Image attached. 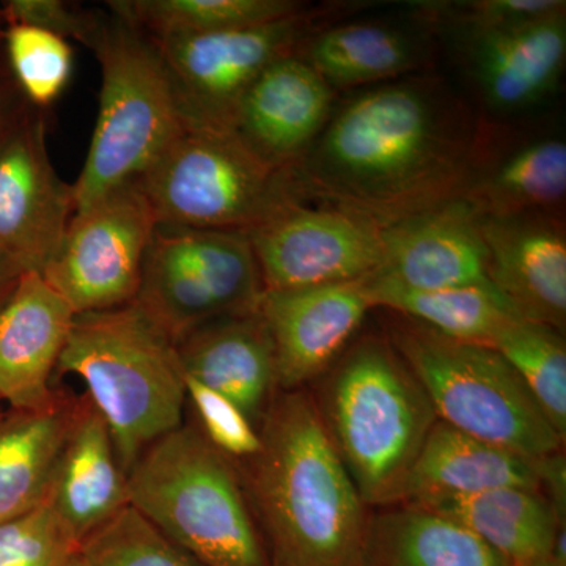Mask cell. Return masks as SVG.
Here are the masks:
<instances>
[{
  "mask_svg": "<svg viewBox=\"0 0 566 566\" xmlns=\"http://www.w3.org/2000/svg\"><path fill=\"white\" fill-rule=\"evenodd\" d=\"M480 118L444 81L374 85L334 107L294 167L301 200L390 223L458 199Z\"/></svg>",
  "mask_w": 566,
  "mask_h": 566,
  "instance_id": "obj_1",
  "label": "cell"
},
{
  "mask_svg": "<svg viewBox=\"0 0 566 566\" xmlns=\"http://www.w3.org/2000/svg\"><path fill=\"white\" fill-rule=\"evenodd\" d=\"M262 449L238 463L270 566H360L371 509L308 389L275 394Z\"/></svg>",
  "mask_w": 566,
  "mask_h": 566,
  "instance_id": "obj_2",
  "label": "cell"
},
{
  "mask_svg": "<svg viewBox=\"0 0 566 566\" xmlns=\"http://www.w3.org/2000/svg\"><path fill=\"white\" fill-rule=\"evenodd\" d=\"M316 385V409L364 504H398L438 420L423 387L386 335L354 342Z\"/></svg>",
  "mask_w": 566,
  "mask_h": 566,
  "instance_id": "obj_3",
  "label": "cell"
},
{
  "mask_svg": "<svg viewBox=\"0 0 566 566\" xmlns=\"http://www.w3.org/2000/svg\"><path fill=\"white\" fill-rule=\"evenodd\" d=\"M57 374L84 381L125 474L148 447L185 423L177 345L134 303L77 315Z\"/></svg>",
  "mask_w": 566,
  "mask_h": 566,
  "instance_id": "obj_4",
  "label": "cell"
},
{
  "mask_svg": "<svg viewBox=\"0 0 566 566\" xmlns=\"http://www.w3.org/2000/svg\"><path fill=\"white\" fill-rule=\"evenodd\" d=\"M126 486L129 506L200 566H270L240 469L192 423L148 447Z\"/></svg>",
  "mask_w": 566,
  "mask_h": 566,
  "instance_id": "obj_5",
  "label": "cell"
},
{
  "mask_svg": "<svg viewBox=\"0 0 566 566\" xmlns=\"http://www.w3.org/2000/svg\"><path fill=\"white\" fill-rule=\"evenodd\" d=\"M91 51L102 88L84 166L73 182L76 211L137 181L185 128L158 40L107 6Z\"/></svg>",
  "mask_w": 566,
  "mask_h": 566,
  "instance_id": "obj_6",
  "label": "cell"
},
{
  "mask_svg": "<svg viewBox=\"0 0 566 566\" xmlns=\"http://www.w3.org/2000/svg\"><path fill=\"white\" fill-rule=\"evenodd\" d=\"M394 315L386 337L423 387L438 420L528 460L564 450V439L495 349Z\"/></svg>",
  "mask_w": 566,
  "mask_h": 566,
  "instance_id": "obj_7",
  "label": "cell"
},
{
  "mask_svg": "<svg viewBox=\"0 0 566 566\" xmlns=\"http://www.w3.org/2000/svg\"><path fill=\"white\" fill-rule=\"evenodd\" d=\"M158 226L251 233L304 203L293 172L253 155L229 128L185 125L139 178Z\"/></svg>",
  "mask_w": 566,
  "mask_h": 566,
  "instance_id": "obj_8",
  "label": "cell"
},
{
  "mask_svg": "<svg viewBox=\"0 0 566 566\" xmlns=\"http://www.w3.org/2000/svg\"><path fill=\"white\" fill-rule=\"evenodd\" d=\"M263 292L248 234L156 226L133 303L177 344L210 319L259 311Z\"/></svg>",
  "mask_w": 566,
  "mask_h": 566,
  "instance_id": "obj_9",
  "label": "cell"
},
{
  "mask_svg": "<svg viewBox=\"0 0 566 566\" xmlns=\"http://www.w3.org/2000/svg\"><path fill=\"white\" fill-rule=\"evenodd\" d=\"M357 7H305L292 17L203 35L158 40L185 125L229 128L234 107L264 70ZM230 129V128H229Z\"/></svg>",
  "mask_w": 566,
  "mask_h": 566,
  "instance_id": "obj_10",
  "label": "cell"
},
{
  "mask_svg": "<svg viewBox=\"0 0 566 566\" xmlns=\"http://www.w3.org/2000/svg\"><path fill=\"white\" fill-rule=\"evenodd\" d=\"M156 226L139 181L126 182L74 212L40 274L76 315L132 304Z\"/></svg>",
  "mask_w": 566,
  "mask_h": 566,
  "instance_id": "obj_11",
  "label": "cell"
},
{
  "mask_svg": "<svg viewBox=\"0 0 566 566\" xmlns=\"http://www.w3.org/2000/svg\"><path fill=\"white\" fill-rule=\"evenodd\" d=\"M248 237L264 292L363 281L385 263L381 223L331 205L294 203Z\"/></svg>",
  "mask_w": 566,
  "mask_h": 566,
  "instance_id": "obj_12",
  "label": "cell"
},
{
  "mask_svg": "<svg viewBox=\"0 0 566 566\" xmlns=\"http://www.w3.org/2000/svg\"><path fill=\"white\" fill-rule=\"evenodd\" d=\"M449 32L458 65L488 114L509 118L556 92L566 62V9L516 24Z\"/></svg>",
  "mask_w": 566,
  "mask_h": 566,
  "instance_id": "obj_13",
  "label": "cell"
},
{
  "mask_svg": "<svg viewBox=\"0 0 566 566\" xmlns=\"http://www.w3.org/2000/svg\"><path fill=\"white\" fill-rule=\"evenodd\" d=\"M74 212L73 185L55 170L43 112L31 106L0 144V253L41 273Z\"/></svg>",
  "mask_w": 566,
  "mask_h": 566,
  "instance_id": "obj_14",
  "label": "cell"
},
{
  "mask_svg": "<svg viewBox=\"0 0 566 566\" xmlns=\"http://www.w3.org/2000/svg\"><path fill=\"white\" fill-rule=\"evenodd\" d=\"M458 199L480 218L564 214L566 142L547 126L512 128L480 118L474 151Z\"/></svg>",
  "mask_w": 566,
  "mask_h": 566,
  "instance_id": "obj_15",
  "label": "cell"
},
{
  "mask_svg": "<svg viewBox=\"0 0 566 566\" xmlns=\"http://www.w3.org/2000/svg\"><path fill=\"white\" fill-rule=\"evenodd\" d=\"M374 308L367 279L263 292L259 314L273 338L279 392L318 381Z\"/></svg>",
  "mask_w": 566,
  "mask_h": 566,
  "instance_id": "obj_16",
  "label": "cell"
},
{
  "mask_svg": "<svg viewBox=\"0 0 566 566\" xmlns=\"http://www.w3.org/2000/svg\"><path fill=\"white\" fill-rule=\"evenodd\" d=\"M334 107L329 84L297 55H290L249 85L229 128L262 161L293 172L326 128Z\"/></svg>",
  "mask_w": 566,
  "mask_h": 566,
  "instance_id": "obj_17",
  "label": "cell"
},
{
  "mask_svg": "<svg viewBox=\"0 0 566 566\" xmlns=\"http://www.w3.org/2000/svg\"><path fill=\"white\" fill-rule=\"evenodd\" d=\"M488 251V275L495 289L532 322L565 334L566 230L564 214L480 218Z\"/></svg>",
  "mask_w": 566,
  "mask_h": 566,
  "instance_id": "obj_18",
  "label": "cell"
},
{
  "mask_svg": "<svg viewBox=\"0 0 566 566\" xmlns=\"http://www.w3.org/2000/svg\"><path fill=\"white\" fill-rule=\"evenodd\" d=\"M70 304L36 271H25L0 304V400L11 411L46 408L76 319Z\"/></svg>",
  "mask_w": 566,
  "mask_h": 566,
  "instance_id": "obj_19",
  "label": "cell"
},
{
  "mask_svg": "<svg viewBox=\"0 0 566 566\" xmlns=\"http://www.w3.org/2000/svg\"><path fill=\"white\" fill-rule=\"evenodd\" d=\"M385 263L378 274L415 290L485 285L488 251L479 216L453 199L382 226Z\"/></svg>",
  "mask_w": 566,
  "mask_h": 566,
  "instance_id": "obj_20",
  "label": "cell"
},
{
  "mask_svg": "<svg viewBox=\"0 0 566 566\" xmlns=\"http://www.w3.org/2000/svg\"><path fill=\"white\" fill-rule=\"evenodd\" d=\"M175 345L186 376L229 398L260 428L279 387L273 338L259 311L210 319Z\"/></svg>",
  "mask_w": 566,
  "mask_h": 566,
  "instance_id": "obj_21",
  "label": "cell"
},
{
  "mask_svg": "<svg viewBox=\"0 0 566 566\" xmlns=\"http://www.w3.org/2000/svg\"><path fill=\"white\" fill-rule=\"evenodd\" d=\"M46 501L81 543L129 506L109 428L87 395L74 400Z\"/></svg>",
  "mask_w": 566,
  "mask_h": 566,
  "instance_id": "obj_22",
  "label": "cell"
},
{
  "mask_svg": "<svg viewBox=\"0 0 566 566\" xmlns=\"http://www.w3.org/2000/svg\"><path fill=\"white\" fill-rule=\"evenodd\" d=\"M434 29L416 20L337 21L304 41L297 57L333 91L379 85L408 77L434 54Z\"/></svg>",
  "mask_w": 566,
  "mask_h": 566,
  "instance_id": "obj_23",
  "label": "cell"
},
{
  "mask_svg": "<svg viewBox=\"0 0 566 566\" xmlns=\"http://www.w3.org/2000/svg\"><path fill=\"white\" fill-rule=\"evenodd\" d=\"M501 488L543 491L542 460H528L436 420L406 475L398 504H419Z\"/></svg>",
  "mask_w": 566,
  "mask_h": 566,
  "instance_id": "obj_24",
  "label": "cell"
},
{
  "mask_svg": "<svg viewBox=\"0 0 566 566\" xmlns=\"http://www.w3.org/2000/svg\"><path fill=\"white\" fill-rule=\"evenodd\" d=\"M416 505L468 528L509 566H527L549 557L558 528L565 524L553 501L542 490L531 488H501Z\"/></svg>",
  "mask_w": 566,
  "mask_h": 566,
  "instance_id": "obj_25",
  "label": "cell"
},
{
  "mask_svg": "<svg viewBox=\"0 0 566 566\" xmlns=\"http://www.w3.org/2000/svg\"><path fill=\"white\" fill-rule=\"evenodd\" d=\"M360 566H509L474 534L416 504L371 509Z\"/></svg>",
  "mask_w": 566,
  "mask_h": 566,
  "instance_id": "obj_26",
  "label": "cell"
},
{
  "mask_svg": "<svg viewBox=\"0 0 566 566\" xmlns=\"http://www.w3.org/2000/svg\"><path fill=\"white\" fill-rule=\"evenodd\" d=\"M73 403L57 394L46 408L0 416V523L46 501Z\"/></svg>",
  "mask_w": 566,
  "mask_h": 566,
  "instance_id": "obj_27",
  "label": "cell"
},
{
  "mask_svg": "<svg viewBox=\"0 0 566 566\" xmlns=\"http://www.w3.org/2000/svg\"><path fill=\"white\" fill-rule=\"evenodd\" d=\"M367 286L375 308H386L468 344L491 346L505 324L523 318L493 283L415 290L375 273L368 275Z\"/></svg>",
  "mask_w": 566,
  "mask_h": 566,
  "instance_id": "obj_28",
  "label": "cell"
},
{
  "mask_svg": "<svg viewBox=\"0 0 566 566\" xmlns=\"http://www.w3.org/2000/svg\"><path fill=\"white\" fill-rule=\"evenodd\" d=\"M155 39L237 31L292 17L297 0H112L106 2Z\"/></svg>",
  "mask_w": 566,
  "mask_h": 566,
  "instance_id": "obj_29",
  "label": "cell"
},
{
  "mask_svg": "<svg viewBox=\"0 0 566 566\" xmlns=\"http://www.w3.org/2000/svg\"><path fill=\"white\" fill-rule=\"evenodd\" d=\"M495 349L523 379L547 422L566 438V344L549 324L515 318L495 335Z\"/></svg>",
  "mask_w": 566,
  "mask_h": 566,
  "instance_id": "obj_30",
  "label": "cell"
},
{
  "mask_svg": "<svg viewBox=\"0 0 566 566\" xmlns=\"http://www.w3.org/2000/svg\"><path fill=\"white\" fill-rule=\"evenodd\" d=\"M11 80L36 109H44L62 95L73 73V48L54 33L10 24L3 32Z\"/></svg>",
  "mask_w": 566,
  "mask_h": 566,
  "instance_id": "obj_31",
  "label": "cell"
},
{
  "mask_svg": "<svg viewBox=\"0 0 566 566\" xmlns=\"http://www.w3.org/2000/svg\"><path fill=\"white\" fill-rule=\"evenodd\" d=\"M80 566H200L126 506L81 546Z\"/></svg>",
  "mask_w": 566,
  "mask_h": 566,
  "instance_id": "obj_32",
  "label": "cell"
},
{
  "mask_svg": "<svg viewBox=\"0 0 566 566\" xmlns=\"http://www.w3.org/2000/svg\"><path fill=\"white\" fill-rule=\"evenodd\" d=\"M81 546L48 501L0 523V566H70Z\"/></svg>",
  "mask_w": 566,
  "mask_h": 566,
  "instance_id": "obj_33",
  "label": "cell"
},
{
  "mask_svg": "<svg viewBox=\"0 0 566 566\" xmlns=\"http://www.w3.org/2000/svg\"><path fill=\"white\" fill-rule=\"evenodd\" d=\"M186 406L191 408L193 427L233 463L251 460L262 449L259 428L233 401L185 375Z\"/></svg>",
  "mask_w": 566,
  "mask_h": 566,
  "instance_id": "obj_34",
  "label": "cell"
},
{
  "mask_svg": "<svg viewBox=\"0 0 566 566\" xmlns=\"http://www.w3.org/2000/svg\"><path fill=\"white\" fill-rule=\"evenodd\" d=\"M416 17L433 29H488L516 24L565 10L562 0H465V2H419Z\"/></svg>",
  "mask_w": 566,
  "mask_h": 566,
  "instance_id": "obj_35",
  "label": "cell"
},
{
  "mask_svg": "<svg viewBox=\"0 0 566 566\" xmlns=\"http://www.w3.org/2000/svg\"><path fill=\"white\" fill-rule=\"evenodd\" d=\"M0 17L7 25H31L91 50L102 28L104 10L84 9L65 0H9L0 9Z\"/></svg>",
  "mask_w": 566,
  "mask_h": 566,
  "instance_id": "obj_36",
  "label": "cell"
},
{
  "mask_svg": "<svg viewBox=\"0 0 566 566\" xmlns=\"http://www.w3.org/2000/svg\"><path fill=\"white\" fill-rule=\"evenodd\" d=\"M31 106L17 82H0V144Z\"/></svg>",
  "mask_w": 566,
  "mask_h": 566,
  "instance_id": "obj_37",
  "label": "cell"
},
{
  "mask_svg": "<svg viewBox=\"0 0 566 566\" xmlns=\"http://www.w3.org/2000/svg\"><path fill=\"white\" fill-rule=\"evenodd\" d=\"M22 273H25V271L22 270L20 264L0 253V304L9 297Z\"/></svg>",
  "mask_w": 566,
  "mask_h": 566,
  "instance_id": "obj_38",
  "label": "cell"
},
{
  "mask_svg": "<svg viewBox=\"0 0 566 566\" xmlns=\"http://www.w3.org/2000/svg\"><path fill=\"white\" fill-rule=\"evenodd\" d=\"M527 566H566L564 562H558L557 558L553 556L539 558V560L534 562V564Z\"/></svg>",
  "mask_w": 566,
  "mask_h": 566,
  "instance_id": "obj_39",
  "label": "cell"
},
{
  "mask_svg": "<svg viewBox=\"0 0 566 566\" xmlns=\"http://www.w3.org/2000/svg\"><path fill=\"white\" fill-rule=\"evenodd\" d=\"M9 74L10 70L9 63H7V55H0V82L7 81V76H9Z\"/></svg>",
  "mask_w": 566,
  "mask_h": 566,
  "instance_id": "obj_40",
  "label": "cell"
},
{
  "mask_svg": "<svg viewBox=\"0 0 566 566\" xmlns=\"http://www.w3.org/2000/svg\"><path fill=\"white\" fill-rule=\"evenodd\" d=\"M70 566H80V556H77L76 560H74Z\"/></svg>",
  "mask_w": 566,
  "mask_h": 566,
  "instance_id": "obj_41",
  "label": "cell"
},
{
  "mask_svg": "<svg viewBox=\"0 0 566 566\" xmlns=\"http://www.w3.org/2000/svg\"><path fill=\"white\" fill-rule=\"evenodd\" d=\"M0 416H2V415H0Z\"/></svg>",
  "mask_w": 566,
  "mask_h": 566,
  "instance_id": "obj_42",
  "label": "cell"
}]
</instances>
